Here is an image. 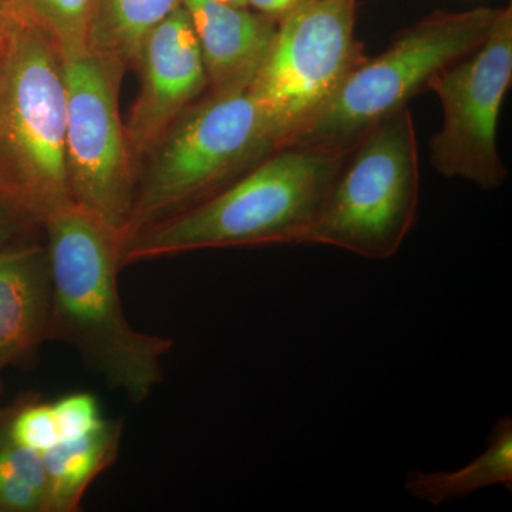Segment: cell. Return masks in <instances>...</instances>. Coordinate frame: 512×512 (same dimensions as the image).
I'll return each mask as SVG.
<instances>
[{"instance_id": "obj_1", "label": "cell", "mask_w": 512, "mask_h": 512, "mask_svg": "<svg viewBox=\"0 0 512 512\" xmlns=\"http://www.w3.org/2000/svg\"><path fill=\"white\" fill-rule=\"evenodd\" d=\"M42 227L52 278L47 340L72 346L111 387L144 402L163 382L161 360L173 340L138 332L124 316L117 285L120 239L74 202Z\"/></svg>"}, {"instance_id": "obj_2", "label": "cell", "mask_w": 512, "mask_h": 512, "mask_svg": "<svg viewBox=\"0 0 512 512\" xmlns=\"http://www.w3.org/2000/svg\"><path fill=\"white\" fill-rule=\"evenodd\" d=\"M349 150L276 148L208 200L128 238L120 249L121 268L201 249L301 245Z\"/></svg>"}, {"instance_id": "obj_3", "label": "cell", "mask_w": 512, "mask_h": 512, "mask_svg": "<svg viewBox=\"0 0 512 512\" xmlns=\"http://www.w3.org/2000/svg\"><path fill=\"white\" fill-rule=\"evenodd\" d=\"M64 59L45 30L10 10L0 29V194L36 227L70 204Z\"/></svg>"}, {"instance_id": "obj_4", "label": "cell", "mask_w": 512, "mask_h": 512, "mask_svg": "<svg viewBox=\"0 0 512 512\" xmlns=\"http://www.w3.org/2000/svg\"><path fill=\"white\" fill-rule=\"evenodd\" d=\"M252 80L208 89L165 131L141 164L123 244L140 229L208 200L281 147Z\"/></svg>"}, {"instance_id": "obj_5", "label": "cell", "mask_w": 512, "mask_h": 512, "mask_svg": "<svg viewBox=\"0 0 512 512\" xmlns=\"http://www.w3.org/2000/svg\"><path fill=\"white\" fill-rule=\"evenodd\" d=\"M419 200L416 126L404 107L350 147L301 245H326L376 261L392 258L412 231Z\"/></svg>"}, {"instance_id": "obj_6", "label": "cell", "mask_w": 512, "mask_h": 512, "mask_svg": "<svg viewBox=\"0 0 512 512\" xmlns=\"http://www.w3.org/2000/svg\"><path fill=\"white\" fill-rule=\"evenodd\" d=\"M498 10H437L403 30L382 55L356 67L332 100L284 146L349 150L370 127L407 107L431 77L474 52L493 28Z\"/></svg>"}, {"instance_id": "obj_7", "label": "cell", "mask_w": 512, "mask_h": 512, "mask_svg": "<svg viewBox=\"0 0 512 512\" xmlns=\"http://www.w3.org/2000/svg\"><path fill=\"white\" fill-rule=\"evenodd\" d=\"M63 59L70 197L123 245L140 175L119 111L124 69L92 52Z\"/></svg>"}, {"instance_id": "obj_8", "label": "cell", "mask_w": 512, "mask_h": 512, "mask_svg": "<svg viewBox=\"0 0 512 512\" xmlns=\"http://www.w3.org/2000/svg\"><path fill=\"white\" fill-rule=\"evenodd\" d=\"M357 0H305L279 20L251 83L284 146L367 59L355 33Z\"/></svg>"}, {"instance_id": "obj_9", "label": "cell", "mask_w": 512, "mask_h": 512, "mask_svg": "<svg viewBox=\"0 0 512 512\" xmlns=\"http://www.w3.org/2000/svg\"><path fill=\"white\" fill-rule=\"evenodd\" d=\"M512 80V8L498 10L490 33L470 55L431 77L443 127L430 144L431 164L447 178L497 190L508 177L497 147L498 120Z\"/></svg>"}, {"instance_id": "obj_10", "label": "cell", "mask_w": 512, "mask_h": 512, "mask_svg": "<svg viewBox=\"0 0 512 512\" xmlns=\"http://www.w3.org/2000/svg\"><path fill=\"white\" fill-rule=\"evenodd\" d=\"M133 67L140 73V92L126 131L131 154L141 168L165 131L210 87L200 45L184 6L148 35Z\"/></svg>"}, {"instance_id": "obj_11", "label": "cell", "mask_w": 512, "mask_h": 512, "mask_svg": "<svg viewBox=\"0 0 512 512\" xmlns=\"http://www.w3.org/2000/svg\"><path fill=\"white\" fill-rule=\"evenodd\" d=\"M52 278L46 245L13 241L0 251V373L28 366L49 332Z\"/></svg>"}, {"instance_id": "obj_12", "label": "cell", "mask_w": 512, "mask_h": 512, "mask_svg": "<svg viewBox=\"0 0 512 512\" xmlns=\"http://www.w3.org/2000/svg\"><path fill=\"white\" fill-rule=\"evenodd\" d=\"M183 6L200 45L208 89L254 79L274 43L279 20L215 0H183Z\"/></svg>"}, {"instance_id": "obj_13", "label": "cell", "mask_w": 512, "mask_h": 512, "mask_svg": "<svg viewBox=\"0 0 512 512\" xmlns=\"http://www.w3.org/2000/svg\"><path fill=\"white\" fill-rule=\"evenodd\" d=\"M123 420H103L86 436L62 440L42 454L47 478L46 512L80 510L93 481L116 461Z\"/></svg>"}, {"instance_id": "obj_14", "label": "cell", "mask_w": 512, "mask_h": 512, "mask_svg": "<svg viewBox=\"0 0 512 512\" xmlns=\"http://www.w3.org/2000/svg\"><path fill=\"white\" fill-rule=\"evenodd\" d=\"M503 485L512 490V419L503 416L494 424L481 456L454 471H410L404 487L417 500L433 507L464 500L487 487Z\"/></svg>"}, {"instance_id": "obj_15", "label": "cell", "mask_w": 512, "mask_h": 512, "mask_svg": "<svg viewBox=\"0 0 512 512\" xmlns=\"http://www.w3.org/2000/svg\"><path fill=\"white\" fill-rule=\"evenodd\" d=\"M183 0H93L89 52L126 70L144 40Z\"/></svg>"}, {"instance_id": "obj_16", "label": "cell", "mask_w": 512, "mask_h": 512, "mask_svg": "<svg viewBox=\"0 0 512 512\" xmlns=\"http://www.w3.org/2000/svg\"><path fill=\"white\" fill-rule=\"evenodd\" d=\"M47 478L42 456L10 439L0 420V512H46Z\"/></svg>"}, {"instance_id": "obj_17", "label": "cell", "mask_w": 512, "mask_h": 512, "mask_svg": "<svg viewBox=\"0 0 512 512\" xmlns=\"http://www.w3.org/2000/svg\"><path fill=\"white\" fill-rule=\"evenodd\" d=\"M93 0H12L13 12L52 37L63 56L89 52Z\"/></svg>"}, {"instance_id": "obj_18", "label": "cell", "mask_w": 512, "mask_h": 512, "mask_svg": "<svg viewBox=\"0 0 512 512\" xmlns=\"http://www.w3.org/2000/svg\"><path fill=\"white\" fill-rule=\"evenodd\" d=\"M5 419L10 439L40 456L60 441L52 404L32 400L6 414Z\"/></svg>"}, {"instance_id": "obj_19", "label": "cell", "mask_w": 512, "mask_h": 512, "mask_svg": "<svg viewBox=\"0 0 512 512\" xmlns=\"http://www.w3.org/2000/svg\"><path fill=\"white\" fill-rule=\"evenodd\" d=\"M60 441L77 439L103 423L99 402L90 393H72L52 404Z\"/></svg>"}, {"instance_id": "obj_20", "label": "cell", "mask_w": 512, "mask_h": 512, "mask_svg": "<svg viewBox=\"0 0 512 512\" xmlns=\"http://www.w3.org/2000/svg\"><path fill=\"white\" fill-rule=\"evenodd\" d=\"M33 228L36 225L12 201L0 194V251Z\"/></svg>"}, {"instance_id": "obj_21", "label": "cell", "mask_w": 512, "mask_h": 512, "mask_svg": "<svg viewBox=\"0 0 512 512\" xmlns=\"http://www.w3.org/2000/svg\"><path fill=\"white\" fill-rule=\"evenodd\" d=\"M303 2L305 0H248V6L256 12L281 20Z\"/></svg>"}, {"instance_id": "obj_22", "label": "cell", "mask_w": 512, "mask_h": 512, "mask_svg": "<svg viewBox=\"0 0 512 512\" xmlns=\"http://www.w3.org/2000/svg\"><path fill=\"white\" fill-rule=\"evenodd\" d=\"M12 9V0H0V23L6 19Z\"/></svg>"}, {"instance_id": "obj_23", "label": "cell", "mask_w": 512, "mask_h": 512, "mask_svg": "<svg viewBox=\"0 0 512 512\" xmlns=\"http://www.w3.org/2000/svg\"><path fill=\"white\" fill-rule=\"evenodd\" d=\"M215 2L225 3L229 6H238V8H249L248 0H215Z\"/></svg>"}, {"instance_id": "obj_24", "label": "cell", "mask_w": 512, "mask_h": 512, "mask_svg": "<svg viewBox=\"0 0 512 512\" xmlns=\"http://www.w3.org/2000/svg\"><path fill=\"white\" fill-rule=\"evenodd\" d=\"M3 22H5V20H3ZM3 22L0 23V29H2Z\"/></svg>"}]
</instances>
